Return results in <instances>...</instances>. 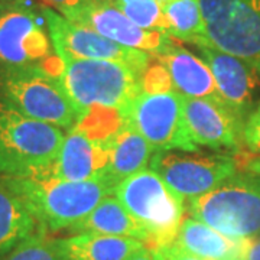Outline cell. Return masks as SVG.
Instances as JSON below:
<instances>
[{
  "label": "cell",
  "instance_id": "1",
  "mask_svg": "<svg viewBox=\"0 0 260 260\" xmlns=\"http://www.w3.org/2000/svg\"><path fill=\"white\" fill-rule=\"evenodd\" d=\"M0 182L25 204L45 233L70 230L116 188L106 178L75 182L45 174L0 178Z\"/></svg>",
  "mask_w": 260,
  "mask_h": 260
},
{
  "label": "cell",
  "instance_id": "2",
  "mask_svg": "<svg viewBox=\"0 0 260 260\" xmlns=\"http://www.w3.org/2000/svg\"><path fill=\"white\" fill-rule=\"evenodd\" d=\"M61 83L83 117L88 110H117L124 116L142 90L145 73L112 61L61 55Z\"/></svg>",
  "mask_w": 260,
  "mask_h": 260
},
{
  "label": "cell",
  "instance_id": "3",
  "mask_svg": "<svg viewBox=\"0 0 260 260\" xmlns=\"http://www.w3.org/2000/svg\"><path fill=\"white\" fill-rule=\"evenodd\" d=\"M18 68L62 73L42 6L34 0L0 2V70Z\"/></svg>",
  "mask_w": 260,
  "mask_h": 260
},
{
  "label": "cell",
  "instance_id": "4",
  "mask_svg": "<svg viewBox=\"0 0 260 260\" xmlns=\"http://www.w3.org/2000/svg\"><path fill=\"white\" fill-rule=\"evenodd\" d=\"M189 217L236 240L260 236V177L237 172L210 192L186 200Z\"/></svg>",
  "mask_w": 260,
  "mask_h": 260
},
{
  "label": "cell",
  "instance_id": "5",
  "mask_svg": "<svg viewBox=\"0 0 260 260\" xmlns=\"http://www.w3.org/2000/svg\"><path fill=\"white\" fill-rule=\"evenodd\" d=\"M0 103L34 120L71 130L81 113L61 83L42 68L0 70Z\"/></svg>",
  "mask_w": 260,
  "mask_h": 260
},
{
  "label": "cell",
  "instance_id": "6",
  "mask_svg": "<svg viewBox=\"0 0 260 260\" xmlns=\"http://www.w3.org/2000/svg\"><path fill=\"white\" fill-rule=\"evenodd\" d=\"M65 133L0 103V178L28 177L45 171L55 160Z\"/></svg>",
  "mask_w": 260,
  "mask_h": 260
},
{
  "label": "cell",
  "instance_id": "7",
  "mask_svg": "<svg viewBox=\"0 0 260 260\" xmlns=\"http://www.w3.org/2000/svg\"><path fill=\"white\" fill-rule=\"evenodd\" d=\"M113 195L146 229L150 246L168 247L175 243L184 221L185 200L150 168L120 181Z\"/></svg>",
  "mask_w": 260,
  "mask_h": 260
},
{
  "label": "cell",
  "instance_id": "8",
  "mask_svg": "<svg viewBox=\"0 0 260 260\" xmlns=\"http://www.w3.org/2000/svg\"><path fill=\"white\" fill-rule=\"evenodd\" d=\"M182 99L174 85L164 88L142 87L123 117L145 138L153 152H195L200 148L189 139Z\"/></svg>",
  "mask_w": 260,
  "mask_h": 260
},
{
  "label": "cell",
  "instance_id": "9",
  "mask_svg": "<svg viewBox=\"0 0 260 260\" xmlns=\"http://www.w3.org/2000/svg\"><path fill=\"white\" fill-rule=\"evenodd\" d=\"M208 47L244 59L260 74V0H200Z\"/></svg>",
  "mask_w": 260,
  "mask_h": 260
},
{
  "label": "cell",
  "instance_id": "10",
  "mask_svg": "<svg viewBox=\"0 0 260 260\" xmlns=\"http://www.w3.org/2000/svg\"><path fill=\"white\" fill-rule=\"evenodd\" d=\"M149 168L179 197L191 200L237 174L239 162L230 153L164 150L153 153Z\"/></svg>",
  "mask_w": 260,
  "mask_h": 260
},
{
  "label": "cell",
  "instance_id": "11",
  "mask_svg": "<svg viewBox=\"0 0 260 260\" xmlns=\"http://www.w3.org/2000/svg\"><path fill=\"white\" fill-rule=\"evenodd\" d=\"M42 10L58 56L120 62L140 73H146L152 61V55L148 52L119 45L91 29L65 19L48 6H42Z\"/></svg>",
  "mask_w": 260,
  "mask_h": 260
},
{
  "label": "cell",
  "instance_id": "12",
  "mask_svg": "<svg viewBox=\"0 0 260 260\" xmlns=\"http://www.w3.org/2000/svg\"><path fill=\"white\" fill-rule=\"evenodd\" d=\"M65 19L91 29L123 47L139 49L156 56L175 42L174 38L158 30H146L135 25L113 0H84Z\"/></svg>",
  "mask_w": 260,
  "mask_h": 260
},
{
  "label": "cell",
  "instance_id": "13",
  "mask_svg": "<svg viewBox=\"0 0 260 260\" xmlns=\"http://www.w3.org/2000/svg\"><path fill=\"white\" fill-rule=\"evenodd\" d=\"M200 58L210 67L218 91L233 114L242 121L253 112L260 87V74L244 59L213 47H197Z\"/></svg>",
  "mask_w": 260,
  "mask_h": 260
},
{
  "label": "cell",
  "instance_id": "14",
  "mask_svg": "<svg viewBox=\"0 0 260 260\" xmlns=\"http://www.w3.org/2000/svg\"><path fill=\"white\" fill-rule=\"evenodd\" d=\"M182 106L186 130L195 146L213 150H240L244 124L229 107L208 100L186 97L182 99Z\"/></svg>",
  "mask_w": 260,
  "mask_h": 260
},
{
  "label": "cell",
  "instance_id": "15",
  "mask_svg": "<svg viewBox=\"0 0 260 260\" xmlns=\"http://www.w3.org/2000/svg\"><path fill=\"white\" fill-rule=\"evenodd\" d=\"M109 165V139H94L81 130L65 133L55 160L39 172L64 181H91L106 178Z\"/></svg>",
  "mask_w": 260,
  "mask_h": 260
},
{
  "label": "cell",
  "instance_id": "16",
  "mask_svg": "<svg viewBox=\"0 0 260 260\" xmlns=\"http://www.w3.org/2000/svg\"><path fill=\"white\" fill-rule=\"evenodd\" d=\"M164 65L174 88L186 99H201L225 106L210 67L200 56L174 42L164 54L153 56Z\"/></svg>",
  "mask_w": 260,
  "mask_h": 260
},
{
  "label": "cell",
  "instance_id": "17",
  "mask_svg": "<svg viewBox=\"0 0 260 260\" xmlns=\"http://www.w3.org/2000/svg\"><path fill=\"white\" fill-rule=\"evenodd\" d=\"M153 153V149L145 138L124 120L120 129L109 138L106 179L117 185L123 179L146 169Z\"/></svg>",
  "mask_w": 260,
  "mask_h": 260
},
{
  "label": "cell",
  "instance_id": "18",
  "mask_svg": "<svg viewBox=\"0 0 260 260\" xmlns=\"http://www.w3.org/2000/svg\"><path fill=\"white\" fill-rule=\"evenodd\" d=\"M246 240L224 236L197 218H185L178 232V247L201 260H242Z\"/></svg>",
  "mask_w": 260,
  "mask_h": 260
},
{
  "label": "cell",
  "instance_id": "19",
  "mask_svg": "<svg viewBox=\"0 0 260 260\" xmlns=\"http://www.w3.org/2000/svg\"><path fill=\"white\" fill-rule=\"evenodd\" d=\"M68 232L73 234L94 233L106 236L132 237L150 244V236L146 229L119 203L116 197L109 195L91 213L80 223L73 225Z\"/></svg>",
  "mask_w": 260,
  "mask_h": 260
},
{
  "label": "cell",
  "instance_id": "20",
  "mask_svg": "<svg viewBox=\"0 0 260 260\" xmlns=\"http://www.w3.org/2000/svg\"><path fill=\"white\" fill-rule=\"evenodd\" d=\"M67 260H129L146 243L119 236L81 233L62 239Z\"/></svg>",
  "mask_w": 260,
  "mask_h": 260
},
{
  "label": "cell",
  "instance_id": "21",
  "mask_svg": "<svg viewBox=\"0 0 260 260\" xmlns=\"http://www.w3.org/2000/svg\"><path fill=\"white\" fill-rule=\"evenodd\" d=\"M38 232L42 230L34 215L0 182V259Z\"/></svg>",
  "mask_w": 260,
  "mask_h": 260
},
{
  "label": "cell",
  "instance_id": "22",
  "mask_svg": "<svg viewBox=\"0 0 260 260\" xmlns=\"http://www.w3.org/2000/svg\"><path fill=\"white\" fill-rule=\"evenodd\" d=\"M169 25V37L192 44L208 47L204 19L200 0H156Z\"/></svg>",
  "mask_w": 260,
  "mask_h": 260
},
{
  "label": "cell",
  "instance_id": "23",
  "mask_svg": "<svg viewBox=\"0 0 260 260\" xmlns=\"http://www.w3.org/2000/svg\"><path fill=\"white\" fill-rule=\"evenodd\" d=\"M0 260H67L62 239L38 232Z\"/></svg>",
  "mask_w": 260,
  "mask_h": 260
},
{
  "label": "cell",
  "instance_id": "24",
  "mask_svg": "<svg viewBox=\"0 0 260 260\" xmlns=\"http://www.w3.org/2000/svg\"><path fill=\"white\" fill-rule=\"evenodd\" d=\"M114 5L138 25L146 30H158L169 35V25L156 0H129L114 2Z\"/></svg>",
  "mask_w": 260,
  "mask_h": 260
},
{
  "label": "cell",
  "instance_id": "25",
  "mask_svg": "<svg viewBox=\"0 0 260 260\" xmlns=\"http://www.w3.org/2000/svg\"><path fill=\"white\" fill-rule=\"evenodd\" d=\"M243 145L253 156L260 155V102L243 126Z\"/></svg>",
  "mask_w": 260,
  "mask_h": 260
},
{
  "label": "cell",
  "instance_id": "26",
  "mask_svg": "<svg viewBox=\"0 0 260 260\" xmlns=\"http://www.w3.org/2000/svg\"><path fill=\"white\" fill-rule=\"evenodd\" d=\"M129 260H167V257H165V253H164V247L145 244Z\"/></svg>",
  "mask_w": 260,
  "mask_h": 260
},
{
  "label": "cell",
  "instance_id": "27",
  "mask_svg": "<svg viewBox=\"0 0 260 260\" xmlns=\"http://www.w3.org/2000/svg\"><path fill=\"white\" fill-rule=\"evenodd\" d=\"M83 2L84 0H45L48 8H54L62 16H67L68 13H71Z\"/></svg>",
  "mask_w": 260,
  "mask_h": 260
},
{
  "label": "cell",
  "instance_id": "28",
  "mask_svg": "<svg viewBox=\"0 0 260 260\" xmlns=\"http://www.w3.org/2000/svg\"><path fill=\"white\" fill-rule=\"evenodd\" d=\"M242 260H260V236L244 242Z\"/></svg>",
  "mask_w": 260,
  "mask_h": 260
},
{
  "label": "cell",
  "instance_id": "29",
  "mask_svg": "<svg viewBox=\"0 0 260 260\" xmlns=\"http://www.w3.org/2000/svg\"><path fill=\"white\" fill-rule=\"evenodd\" d=\"M164 253H165L167 260H201L200 257L189 254L188 251L182 250L177 244H171L168 247H164Z\"/></svg>",
  "mask_w": 260,
  "mask_h": 260
},
{
  "label": "cell",
  "instance_id": "30",
  "mask_svg": "<svg viewBox=\"0 0 260 260\" xmlns=\"http://www.w3.org/2000/svg\"><path fill=\"white\" fill-rule=\"evenodd\" d=\"M243 171L251 174V175H257L260 177V155L251 156L250 159H247L243 165Z\"/></svg>",
  "mask_w": 260,
  "mask_h": 260
},
{
  "label": "cell",
  "instance_id": "31",
  "mask_svg": "<svg viewBox=\"0 0 260 260\" xmlns=\"http://www.w3.org/2000/svg\"><path fill=\"white\" fill-rule=\"evenodd\" d=\"M113 2H129V0H113Z\"/></svg>",
  "mask_w": 260,
  "mask_h": 260
},
{
  "label": "cell",
  "instance_id": "32",
  "mask_svg": "<svg viewBox=\"0 0 260 260\" xmlns=\"http://www.w3.org/2000/svg\"><path fill=\"white\" fill-rule=\"evenodd\" d=\"M0 2H12V0H0Z\"/></svg>",
  "mask_w": 260,
  "mask_h": 260
}]
</instances>
